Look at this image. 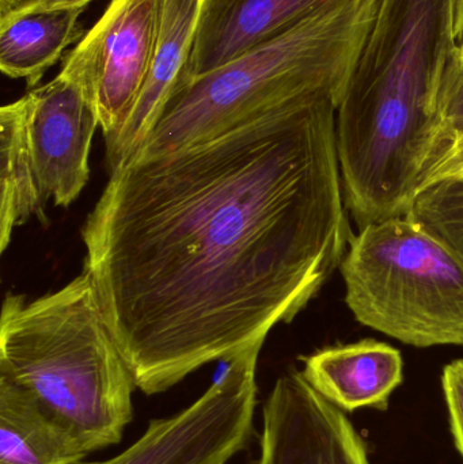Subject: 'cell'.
<instances>
[{
	"mask_svg": "<svg viewBox=\"0 0 463 464\" xmlns=\"http://www.w3.org/2000/svg\"><path fill=\"white\" fill-rule=\"evenodd\" d=\"M82 8L32 11L0 21V70L33 89L65 49L84 37Z\"/></svg>",
	"mask_w": 463,
	"mask_h": 464,
	"instance_id": "cell-14",
	"label": "cell"
},
{
	"mask_svg": "<svg viewBox=\"0 0 463 464\" xmlns=\"http://www.w3.org/2000/svg\"><path fill=\"white\" fill-rule=\"evenodd\" d=\"M24 97L41 195L45 203L71 206L89 181L90 150L100 125L97 103L78 81L63 72Z\"/></svg>",
	"mask_w": 463,
	"mask_h": 464,
	"instance_id": "cell-9",
	"label": "cell"
},
{
	"mask_svg": "<svg viewBox=\"0 0 463 464\" xmlns=\"http://www.w3.org/2000/svg\"><path fill=\"white\" fill-rule=\"evenodd\" d=\"M255 464H370L366 441L345 411L315 392L301 371L277 379L263 405Z\"/></svg>",
	"mask_w": 463,
	"mask_h": 464,
	"instance_id": "cell-8",
	"label": "cell"
},
{
	"mask_svg": "<svg viewBox=\"0 0 463 464\" xmlns=\"http://www.w3.org/2000/svg\"><path fill=\"white\" fill-rule=\"evenodd\" d=\"M255 343L228 360L225 372L189 406L151 420L143 435L111 459L78 464H228L255 433L258 356Z\"/></svg>",
	"mask_w": 463,
	"mask_h": 464,
	"instance_id": "cell-6",
	"label": "cell"
},
{
	"mask_svg": "<svg viewBox=\"0 0 463 464\" xmlns=\"http://www.w3.org/2000/svg\"><path fill=\"white\" fill-rule=\"evenodd\" d=\"M302 360L307 383L342 411H386L404 379L399 349L375 340L331 346Z\"/></svg>",
	"mask_w": 463,
	"mask_h": 464,
	"instance_id": "cell-12",
	"label": "cell"
},
{
	"mask_svg": "<svg viewBox=\"0 0 463 464\" xmlns=\"http://www.w3.org/2000/svg\"><path fill=\"white\" fill-rule=\"evenodd\" d=\"M443 179H463V138L440 147L427 168L419 189Z\"/></svg>",
	"mask_w": 463,
	"mask_h": 464,
	"instance_id": "cell-19",
	"label": "cell"
},
{
	"mask_svg": "<svg viewBox=\"0 0 463 464\" xmlns=\"http://www.w3.org/2000/svg\"><path fill=\"white\" fill-rule=\"evenodd\" d=\"M0 250L10 245L14 228L32 217L46 222L45 200L27 138V100L19 98L0 111Z\"/></svg>",
	"mask_w": 463,
	"mask_h": 464,
	"instance_id": "cell-15",
	"label": "cell"
},
{
	"mask_svg": "<svg viewBox=\"0 0 463 464\" xmlns=\"http://www.w3.org/2000/svg\"><path fill=\"white\" fill-rule=\"evenodd\" d=\"M334 101L111 171L82 227L106 324L146 395L290 324L350 246Z\"/></svg>",
	"mask_w": 463,
	"mask_h": 464,
	"instance_id": "cell-1",
	"label": "cell"
},
{
	"mask_svg": "<svg viewBox=\"0 0 463 464\" xmlns=\"http://www.w3.org/2000/svg\"><path fill=\"white\" fill-rule=\"evenodd\" d=\"M206 0H163L159 35L138 101L116 138L106 141L111 171L130 163L184 81Z\"/></svg>",
	"mask_w": 463,
	"mask_h": 464,
	"instance_id": "cell-10",
	"label": "cell"
},
{
	"mask_svg": "<svg viewBox=\"0 0 463 464\" xmlns=\"http://www.w3.org/2000/svg\"><path fill=\"white\" fill-rule=\"evenodd\" d=\"M457 0H380L336 111L345 206L358 230L404 218L435 157Z\"/></svg>",
	"mask_w": 463,
	"mask_h": 464,
	"instance_id": "cell-2",
	"label": "cell"
},
{
	"mask_svg": "<svg viewBox=\"0 0 463 464\" xmlns=\"http://www.w3.org/2000/svg\"><path fill=\"white\" fill-rule=\"evenodd\" d=\"M378 3L336 0L285 34L182 84L132 160L198 146L288 106L325 100L339 106Z\"/></svg>",
	"mask_w": 463,
	"mask_h": 464,
	"instance_id": "cell-3",
	"label": "cell"
},
{
	"mask_svg": "<svg viewBox=\"0 0 463 464\" xmlns=\"http://www.w3.org/2000/svg\"><path fill=\"white\" fill-rule=\"evenodd\" d=\"M37 0H0V21L18 15Z\"/></svg>",
	"mask_w": 463,
	"mask_h": 464,
	"instance_id": "cell-21",
	"label": "cell"
},
{
	"mask_svg": "<svg viewBox=\"0 0 463 464\" xmlns=\"http://www.w3.org/2000/svg\"><path fill=\"white\" fill-rule=\"evenodd\" d=\"M333 2L206 0L181 86L285 34Z\"/></svg>",
	"mask_w": 463,
	"mask_h": 464,
	"instance_id": "cell-11",
	"label": "cell"
},
{
	"mask_svg": "<svg viewBox=\"0 0 463 464\" xmlns=\"http://www.w3.org/2000/svg\"><path fill=\"white\" fill-rule=\"evenodd\" d=\"M439 116L440 136L437 152L448 141L463 138V56L458 49L451 57L443 78Z\"/></svg>",
	"mask_w": 463,
	"mask_h": 464,
	"instance_id": "cell-17",
	"label": "cell"
},
{
	"mask_svg": "<svg viewBox=\"0 0 463 464\" xmlns=\"http://www.w3.org/2000/svg\"><path fill=\"white\" fill-rule=\"evenodd\" d=\"M163 0H111L76 44L62 72L97 103L103 138L122 130L146 81L159 35Z\"/></svg>",
	"mask_w": 463,
	"mask_h": 464,
	"instance_id": "cell-7",
	"label": "cell"
},
{
	"mask_svg": "<svg viewBox=\"0 0 463 464\" xmlns=\"http://www.w3.org/2000/svg\"><path fill=\"white\" fill-rule=\"evenodd\" d=\"M0 379L67 427L90 454L116 446L138 389L84 270L53 294H7L0 318Z\"/></svg>",
	"mask_w": 463,
	"mask_h": 464,
	"instance_id": "cell-4",
	"label": "cell"
},
{
	"mask_svg": "<svg viewBox=\"0 0 463 464\" xmlns=\"http://www.w3.org/2000/svg\"><path fill=\"white\" fill-rule=\"evenodd\" d=\"M456 33L458 41V52L463 56V0H457Z\"/></svg>",
	"mask_w": 463,
	"mask_h": 464,
	"instance_id": "cell-22",
	"label": "cell"
},
{
	"mask_svg": "<svg viewBox=\"0 0 463 464\" xmlns=\"http://www.w3.org/2000/svg\"><path fill=\"white\" fill-rule=\"evenodd\" d=\"M405 218L463 262V179H443L418 190Z\"/></svg>",
	"mask_w": 463,
	"mask_h": 464,
	"instance_id": "cell-16",
	"label": "cell"
},
{
	"mask_svg": "<svg viewBox=\"0 0 463 464\" xmlns=\"http://www.w3.org/2000/svg\"><path fill=\"white\" fill-rule=\"evenodd\" d=\"M340 270L364 326L416 348L463 345V262L407 218L358 230Z\"/></svg>",
	"mask_w": 463,
	"mask_h": 464,
	"instance_id": "cell-5",
	"label": "cell"
},
{
	"mask_svg": "<svg viewBox=\"0 0 463 464\" xmlns=\"http://www.w3.org/2000/svg\"><path fill=\"white\" fill-rule=\"evenodd\" d=\"M89 455L59 420L0 379V464H78Z\"/></svg>",
	"mask_w": 463,
	"mask_h": 464,
	"instance_id": "cell-13",
	"label": "cell"
},
{
	"mask_svg": "<svg viewBox=\"0 0 463 464\" xmlns=\"http://www.w3.org/2000/svg\"><path fill=\"white\" fill-rule=\"evenodd\" d=\"M442 387L451 433L463 458V359L454 360L446 365Z\"/></svg>",
	"mask_w": 463,
	"mask_h": 464,
	"instance_id": "cell-18",
	"label": "cell"
},
{
	"mask_svg": "<svg viewBox=\"0 0 463 464\" xmlns=\"http://www.w3.org/2000/svg\"><path fill=\"white\" fill-rule=\"evenodd\" d=\"M92 2H94V0H37L26 10L22 11L21 14L32 13V11L63 10V8H65V10H68V8H82L83 10Z\"/></svg>",
	"mask_w": 463,
	"mask_h": 464,
	"instance_id": "cell-20",
	"label": "cell"
}]
</instances>
